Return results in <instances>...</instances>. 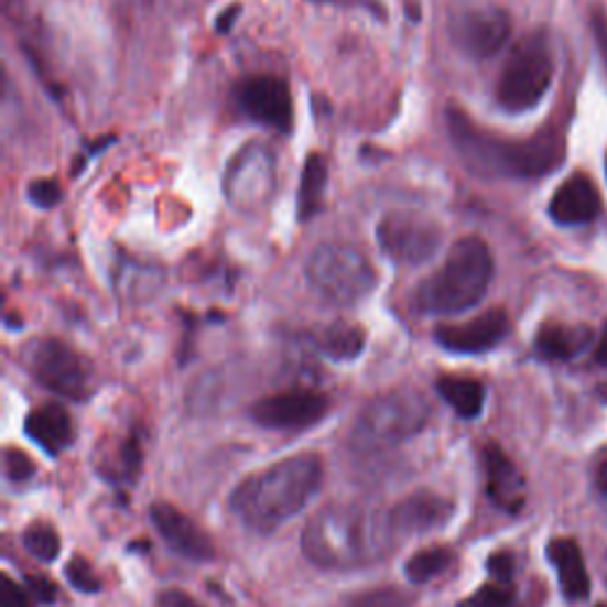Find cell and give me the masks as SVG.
Listing matches in <instances>:
<instances>
[{
  "label": "cell",
  "instance_id": "cell-1",
  "mask_svg": "<svg viewBox=\"0 0 607 607\" xmlns=\"http://www.w3.org/2000/svg\"><path fill=\"white\" fill-rule=\"evenodd\" d=\"M323 485V463L316 454H294L249 475L232 489L228 508L249 532L269 536L314 501Z\"/></svg>",
  "mask_w": 607,
  "mask_h": 607
},
{
  "label": "cell",
  "instance_id": "cell-2",
  "mask_svg": "<svg viewBox=\"0 0 607 607\" xmlns=\"http://www.w3.org/2000/svg\"><path fill=\"white\" fill-rule=\"evenodd\" d=\"M446 121L460 160L479 176L536 178L563 164L565 143L551 129L524 140H506L481 131L456 107H451Z\"/></svg>",
  "mask_w": 607,
  "mask_h": 607
},
{
  "label": "cell",
  "instance_id": "cell-3",
  "mask_svg": "<svg viewBox=\"0 0 607 607\" xmlns=\"http://www.w3.org/2000/svg\"><path fill=\"white\" fill-rule=\"evenodd\" d=\"M300 543L304 557L321 570H354L389 551L382 520L356 503H330L314 512Z\"/></svg>",
  "mask_w": 607,
  "mask_h": 607
},
{
  "label": "cell",
  "instance_id": "cell-4",
  "mask_svg": "<svg viewBox=\"0 0 607 607\" xmlns=\"http://www.w3.org/2000/svg\"><path fill=\"white\" fill-rule=\"evenodd\" d=\"M494 257L489 245L468 236L458 240L442 267L413 292V306L425 316H454L475 308L491 285Z\"/></svg>",
  "mask_w": 607,
  "mask_h": 607
},
{
  "label": "cell",
  "instance_id": "cell-5",
  "mask_svg": "<svg viewBox=\"0 0 607 607\" xmlns=\"http://www.w3.org/2000/svg\"><path fill=\"white\" fill-rule=\"evenodd\" d=\"M427 399L413 389H394L376 397L359 413L349 444L361 456H378L418 437L430 423Z\"/></svg>",
  "mask_w": 607,
  "mask_h": 607
},
{
  "label": "cell",
  "instance_id": "cell-6",
  "mask_svg": "<svg viewBox=\"0 0 607 607\" xmlns=\"http://www.w3.org/2000/svg\"><path fill=\"white\" fill-rule=\"evenodd\" d=\"M308 288L333 306H354L378 285L370 259L347 242H325L314 249L306 263Z\"/></svg>",
  "mask_w": 607,
  "mask_h": 607
},
{
  "label": "cell",
  "instance_id": "cell-7",
  "mask_svg": "<svg viewBox=\"0 0 607 607\" xmlns=\"http://www.w3.org/2000/svg\"><path fill=\"white\" fill-rule=\"evenodd\" d=\"M553 82V57L549 41L543 34L524 36L512 48L501 79L496 86V100L510 115L534 110L539 100L546 96Z\"/></svg>",
  "mask_w": 607,
  "mask_h": 607
},
{
  "label": "cell",
  "instance_id": "cell-8",
  "mask_svg": "<svg viewBox=\"0 0 607 607\" xmlns=\"http://www.w3.org/2000/svg\"><path fill=\"white\" fill-rule=\"evenodd\" d=\"M24 364L34 380L57 397L84 401L90 394V370L65 342L53 337L31 342Z\"/></svg>",
  "mask_w": 607,
  "mask_h": 607
},
{
  "label": "cell",
  "instance_id": "cell-9",
  "mask_svg": "<svg viewBox=\"0 0 607 607\" xmlns=\"http://www.w3.org/2000/svg\"><path fill=\"white\" fill-rule=\"evenodd\" d=\"M275 191V158L263 143L245 145L230 160L224 176V195L230 207L242 214L259 212L269 205Z\"/></svg>",
  "mask_w": 607,
  "mask_h": 607
},
{
  "label": "cell",
  "instance_id": "cell-10",
  "mask_svg": "<svg viewBox=\"0 0 607 607\" xmlns=\"http://www.w3.org/2000/svg\"><path fill=\"white\" fill-rule=\"evenodd\" d=\"M440 224L418 212H392L378 224V245L399 267H423L442 247Z\"/></svg>",
  "mask_w": 607,
  "mask_h": 607
},
{
  "label": "cell",
  "instance_id": "cell-11",
  "mask_svg": "<svg viewBox=\"0 0 607 607\" xmlns=\"http://www.w3.org/2000/svg\"><path fill=\"white\" fill-rule=\"evenodd\" d=\"M451 518H454V503L446 496L430 489L413 491L394 508H389L382 518V536L387 549L392 551L397 543L437 532V529L448 524Z\"/></svg>",
  "mask_w": 607,
  "mask_h": 607
},
{
  "label": "cell",
  "instance_id": "cell-12",
  "mask_svg": "<svg viewBox=\"0 0 607 607\" xmlns=\"http://www.w3.org/2000/svg\"><path fill=\"white\" fill-rule=\"evenodd\" d=\"M240 110L261 127L290 133L294 123V105L290 86L273 74H254L236 88Z\"/></svg>",
  "mask_w": 607,
  "mask_h": 607
},
{
  "label": "cell",
  "instance_id": "cell-13",
  "mask_svg": "<svg viewBox=\"0 0 607 607\" xmlns=\"http://www.w3.org/2000/svg\"><path fill=\"white\" fill-rule=\"evenodd\" d=\"M510 18L501 8L465 10L451 18L448 36L456 48L473 59H487L510 39Z\"/></svg>",
  "mask_w": 607,
  "mask_h": 607
},
{
  "label": "cell",
  "instance_id": "cell-14",
  "mask_svg": "<svg viewBox=\"0 0 607 607\" xmlns=\"http://www.w3.org/2000/svg\"><path fill=\"white\" fill-rule=\"evenodd\" d=\"M330 411V399L318 392H306V389H294V392H283L273 397L259 399L249 418L259 427L267 430H306Z\"/></svg>",
  "mask_w": 607,
  "mask_h": 607
},
{
  "label": "cell",
  "instance_id": "cell-15",
  "mask_svg": "<svg viewBox=\"0 0 607 607\" xmlns=\"http://www.w3.org/2000/svg\"><path fill=\"white\" fill-rule=\"evenodd\" d=\"M510 330V321L503 308H489L485 314L454 325H440L434 330L437 345L451 354H485L501 345Z\"/></svg>",
  "mask_w": 607,
  "mask_h": 607
},
{
  "label": "cell",
  "instance_id": "cell-16",
  "mask_svg": "<svg viewBox=\"0 0 607 607\" xmlns=\"http://www.w3.org/2000/svg\"><path fill=\"white\" fill-rule=\"evenodd\" d=\"M150 520L160 532L162 541L176 555L193 560V563H209V560L216 557L212 539L171 503H152Z\"/></svg>",
  "mask_w": 607,
  "mask_h": 607
},
{
  "label": "cell",
  "instance_id": "cell-17",
  "mask_svg": "<svg viewBox=\"0 0 607 607\" xmlns=\"http://www.w3.org/2000/svg\"><path fill=\"white\" fill-rule=\"evenodd\" d=\"M485 473H487V494L491 501L510 512V516H518L524 508V477L520 475L518 465L508 458L506 451L498 444L485 446Z\"/></svg>",
  "mask_w": 607,
  "mask_h": 607
},
{
  "label": "cell",
  "instance_id": "cell-18",
  "mask_svg": "<svg viewBox=\"0 0 607 607\" xmlns=\"http://www.w3.org/2000/svg\"><path fill=\"white\" fill-rule=\"evenodd\" d=\"M549 212L553 219L563 226H579L594 221L600 212V195L594 181L584 174L570 176L555 191Z\"/></svg>",
  "mask_w": 607,
  "mask_h": 607
},
{
  "label": "cell",
  "instance_id": "cell-19",
  "mask_svg": "<svg viewBox=\"0 0 607 607\" xmlns=\"http://www.w3.org/2000/svg\"><path fill=\"white\" fill-rule=\"evenodd\" d=\"M24 434L43 454L57 458L74 444V425L69 413L59 403H45L24 420Z\"/></svg>",
  "mask_w": 607,
  "mask_h": 607
},
{
  "label": "cell",
  "instance_id": "cell-20",
  "mask_svg": "<svg viewBox=\"0 0 607 607\" xmlns=\"http://www.w3.org/2000/svg\"><path fill=\"white\" fill-rule=\"evenodd\" d=\"M549 560L557 572L560 588L565 598L584 600L590 594V579L586 572V563L579 543L574 539H553L549 543Z\"/></svg>",
  "mask_w": 607,
  "mask_h": 607
},
{
  "label": "cell",
  "instance_id": "cell-21",
  "mask_svg": "<svg viewBox=\"0 0 607 607\" xmlns=\"http://www.w3.org/2000/svg\"><path fill=\"white\" fill-rule=\"evenodd\" d=\"M590 339H594V333L588 328H567V325H543L536 335L534 349L539 356L549 361H567L572 356L582 354Z\"/></svg>",
  "mask_w": 607,
  "mask_h": 607
},
{
  "label": "cell",
  "instance_id": "cell-22",
  "mask_svg": "<svg viewBox=\"0 0 607 607\" xmlns=\"http://www.w3.org/2000/svg\"><path fill=\"white\" fill-rule=\"evenodd\" d=\"M434 389H437V394L465 420H475L485 411L487 387L475 378L442 376L434 382Z\"/></svg>",
  "mask_w": 607,
  "mask_h": 607
},
{
  "label": "cell",
  "instance_id": "cell-23",
  "mask_svg": "<svg viewBox=\"0 0 607 607\" xmlns=\"http://www.w3.org/2000/svg\"><path fill=\"white\" fill-rule=\"evenodd\" d=\"M325 188H328V162L321 154H308L302 169L297 195V219L302 224L311 221L321 212Z\"/></svg>",
  "mask_w": 607,
  "mask_h": 607
},
{
  "label": "cell",
  "instance_id": "cell-24",
  "mask_svg": "<svg viewBox=\"0 0 607 607\" xmlns=\"http://www.w3.org/2000/svg\"><path fill=\"white\" fill-rule=\"evenodd\" d=\"M366 347V333L359 325L349 323H335L330 328H325L318 349L333 361H354L356 356H361Z\"/></svg>",
  "mask_w": 607,
  "mask_h": 607
},
{
  "label": "cell",
  "instance_id": "cell-25",
  "mask_svg": "<svg viewBox=\"0 0 607 607\" xmlns=\"http://www.w3.org/2000/svg\"><path fill=\"white\" fill-rule=\"evenodd\" d=\"M451 563H454V553L446 546H430L413 553L407 560V565H403V572H407V579L413 586H423L444 574L451 567Z\"/></svg>",
  "mask_w": 607,
  "mask_h": 607
},
{
  "label": "cell",
  "instance_id": "cell-26",
  "mask_svg": "<svg viewBox=\"0 0 607 607\" xmlns=\"http://www.w3.org/2000/svg\"><path fill=\"white\" fill-rule=\"evenodd\" d=\"M22 543L31 555L41 560V563H53V560H57V555L62 551L59 534L55 532V527H51L48 522L29 524L22 534Z\"/></svg>",
  "mask_w": 607,
  "mask_h": 607
},
{
  "label": "cell",
  "instance_id": "cell-27",
  "mask_svg": "<svg viewBox=\"0 0 607 607\" xmlns=\"http://www.w3.org/2000/svg\"><path fill=\"white\" fill-rule=\"evenodd\" d=\"M140 465H143V448H140V440L136 434L117 446V456L112 458V465H107L102 470V477H110L112 481H136Z\"/></svg>",
  "mask_w": 607,
  "mask_h": 607
},
{
  "label": "cell",
  "instance_id": "cell-28",
  "mask_svg": "<svg viewBox=\"0 0 607 607\" xmlns=\"http://www.w3.org/2000/svg\"><path fill=\"white\" fill-rule=\"evenodd\" d=\"M413 596L397 586H378L354 594L345 600V607H411Z\"/></svg>",
  "mask_w": 607,
  "mask_h": 607
},
{
  "label": "cell",
  "instance_id": "cell-29",
  "mask_svg": "<svg viewBox=\"0 0 607 607\" xmlns=\"http://www.w3.org/2000/svg\"><path fill=\"white\" fill-rule=\"evenodd\" d=\"M512 600H516V594L512 588L506 584H485L479 590H475L473 596L460 600L456 607H510Z\"/></svg>",
  "mask_w": 607,
  "mask_h": 607
},
{
  "label": "cell",
  "instance_id": "cell-30",
  "mask_svg": "<svg viewBox=\"0 0 607 607\" xmlns=\"http://www.w3.org/2000/svg\"><path fill=\"white\" fill-rule=\"evenodd\" d=\"M65 577L76 590H82V594H100V590H102V579L98 577L96 572H93V567L88 565V560H84V557H72L69 560L67 567H65Z\"/></svg>",
  "mask_w": 607,
  "mask_h": 607
},
{
  "label": "cell",
  "instance_id": "cell-31",
  "mask_svg": "<svg viewBox=\"0 0 607 607\" xmlns=\"http://www.w3.org/2000/svg\"><path fill=\"white\" fill-rule=\"evenodd\" d=\"M3 465H6V477L14 481V485H22V481H29L36 475L34 460H31L24 451H18V448H6Z\"/></svg>",
  "mask_w": 607,
  "mask_h": 607
},
{
  "label": "cell",
  "instance_id": "cell-32",
  "mask_svg": "<svg viewBox=\"0 0 607 607\" xmlns=\"http://www.w3.org/2000/svg\"><path fill=\"white\" fill-rule=\"evenodd\" d=\"M29 199L41 209H51L62 202V188L53 178H41L29 185Z\"/></svg>",
  "mask_w": 607,
  "mask_h": 607
},
{
  "label": "cell",
  "instance_id": "cell-33",
  "mask_svg": "<svg viewBox=\"0 0 607 607\" xmlns=\"http://www.w3.org/2000/svg\"><path fill=\"white\" fill-rule=\"evenodd\" d=\"M487 570H489V574H491V579H494V582L510 586L512 574H516V557H512V553H508V551L494 553V555L487 560Z\"/></svg>",
  "mask_w": 607,
  "mask_h": 607
},
{
  "label": "cell",
  "instance_id": "cell-34",
  "mask_svg": "<svg viewBox=\"0 0 607 607\" xmlns=\"http://www.w3.org/2000/svg\"><path fill=\"white\" fill-rule=\"evenodd\" d=\"M0 607H34L31 605V594L24 590L18 582H12L3 574V588H0Z\"/></svg>",
  "mask_w": 607,
  "mask_h": 607
},
{
  "label": "cell",
  "instance_id": "cell-35",
  "mask_svg": "<svg viewBox=\"0 0 607 607\" xmlns=\"http://www.w3.org/2000/svg\"><path fill=\"white\" fill-rule=\"evenodd\" d=\"M26 588H29L31 598L39 600V605H51L57 598V586L51 579L41 577V574H39V577H34V574H29V577H26Z\"/></svg>",
  "mask_w": 607,
  "mask_h": 607
},
{
  "label": "cell",
  "instance_id": "cell-36",
  "mask_svg": "<svg viewBox=\"0 0 607 607\" xmlns=\"http://www.w3.org/2000/svg\"><path fill=\"white\" fill-rule=\"evenodd\" d=\"M311 3L318 6H342V8H356V10H368L376 20H387V10L380 0H311Z\"/></svg>",
  "mask_w": 607,
  "mask_h": 607
},
{
  "label": "cell",
  "instance_id": "cell-37",
  "mask_svg": "<svg viewBox=\"0 0 607 607\" xmlns=\"http://www.w3.org/2000/svg\"><path fill=\"white\" fill-rule=\"evenodd\" d=\"M160 607H205L199 605L191 594H185L181 588H164L158 596Z\"/></svg>",
  "mask_w": 607,
  "mask_h": 607
},
{
  "label": "cell",
  "instance_id": "cell-38",
  "mask_svg": "<svg viewBox=\"0 0 607 607\" xmlns=\"http://www.w3.org/2000/svg\"><path fill=\"white\" fill-rule=\"evenodd\" d=\"M238 18H240V6H232V8L224 10L219 14V20H216V31H219V34H226V31H230L232 26H236Z\"/></svg>",
  "mask_w": 607,
  "mask_h": 607
},
{
  "label": "cell",
  "instance_id": "cell-39",
  "mask_svg": "<svg viewBox=\"0 0 607 607\" xmlns=\"http://www.w3.org/2000/svg\"><path fill=\"white\" fill-rule=\"evenodd\" d=\"M596 489L600 491L603 498H607V460L600 463L596 470Z\"/></svg>",
  "mask_w": 607,
  "mask_h": 607
},
{
  "label": "cell",
  "instance_id": "cell-40",
  "mask_svg": "<svg viewBox=\"0 0 607 607\" xmlns=\"http://www.w3.org/2000/svg\"><path fill=\"white\" fill-rule=\"evenodd\" d=\"M596 39H598V45H600V53H603V57L607 62V26H605V22L600 18L596 20Z\"/></svg>",
  "mask_w": 607,
  "mask_h": 607
},
{
  "label": "cell",
  "instance_id": "cell-41",
  "mask_svg": "<svg viewBox=\"0 0 607 607\" xmlns=\"http://www.w3.org/2000/svg\"><path fill=\"white\" fill-rule=\"evenodd\" d=\"M596 359L600 366H607V328L603 330V337L598 342V351H596Z\"/></svg>",
  "mask_w": 607,
  "mask_h": 607
},
{
  "label": "cell",
  "instance_id": "cell-42",
  "mask_svg": "<svg viewBox=\"0 0 607 607\" xmlns=\"http://www.w3.org/2000/svg\"><path fill=\"white\" fill-rule=\"evenodd\" d=\"M598 607H607V605H598Z\"/></svg>",
  "mask_w": 607,
  "mask_h": 607
},
{
  "label": "cell",
  "instance_id": "cell-43",
  "mask_svg": "<svg viewBox=\"0 0 607 607\" xmlns=\"http://www.w3.org/2000/svg\"><path fill=\"white\" fill-rule=\"evenodd\" d=\"M605 169H607V164H605Z\"/></svg>",
  "mask_w": 607,
  "mask_h": 607
}]
</instances>
